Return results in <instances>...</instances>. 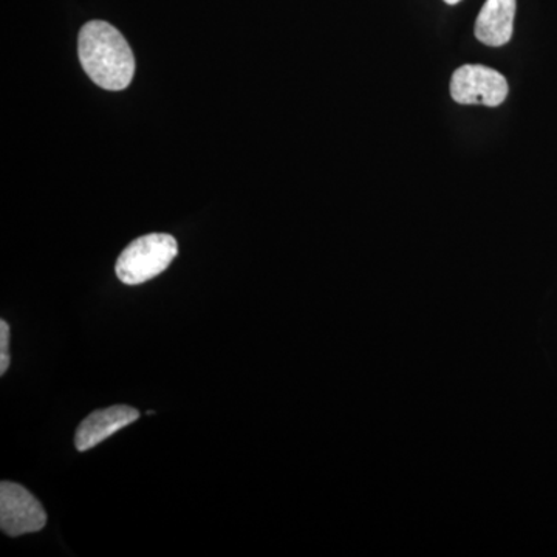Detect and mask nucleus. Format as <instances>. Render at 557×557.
Wrapping results in <instances>:
<instances>
[{
	"instance_id": "4",
	"label": "nucleus",
	"mask_w": 557,
	"mask_h": 557,
	"mask_svg": "<svg viewBox=\"0 0 557 557\" xmlns=\"http://www.w3.org/2000/svg\"><path fill=\"white\" fill-rule=\"evenodd\" d=\"M47 523V512L30 491L17 483H0V528L11 537L38 533Z\"/></svg>"
},
{
	"instance_id": "6",
	"label": "nucleus",
	"mask_w": 557,
	"mask_h": 557,
	"mask_svg": "<svg viewBox=\"0 0 557 557\" xmlns=\"http://www.w3.org/2000/svg\"><path fill=\"white\" fill-rule=\"evenodd\" d=\"M516 0H486L475 21V38L490 47H502L515 30Z\"/></svg>"
},
{
	"instance_id": "3",
	"label": "nucleus",
	"mask_w": 557,
	"mask_h": 557,
	"mask_svg": "<svg viewBox=\"0 0 557 557\" xmlns=\"http://www.w3.org/2000/svg\"><path fill=\"white\" fill-rule=\"evenodd\" d=\"M450 97L458 104H483L497 108L508 97V83L497 70L467 64L450 78Z\"/></svg>"
},
{
	"instance_id": "1",
	"label": "nucleus",
	"mask_w": 557,
	"mask_h": 557,
	"mask_svg": "<svg viewBox=\"0 0 557 557\" xmlns=\"http://www.w3.org/2000/svg\"><path fill=\"white\" fill-rule=\"evenodd\" d=\"M78 53L84 72L97 86L110 91L129 87L135 73L134 53L113 25L87 22L79 32Z\"/></svg>"
},
{
	"instance_id": "5",
	"label": "nucleus",
	"mask_w": 557,
	"mask_h": 557,
	"mask_svg": "<svg viewBox=\"0 0 557 557\" xmlns=\"http://www.w3.org/2000/svg\"><path fill=\"white\" fill-rule=\"evenodd\" d=\"M139 412L131 406L119 405L112 408L95 410L86 420L81 421L75 434V446L79 453H86L100 445L113 434L137 421Z\"/></svg>"
},
{
	"instance_id": "8",
	"label": "nucleus",
	"mask_w": 557,
	"mask_h": 557,
	"mask_svg": "<svg viewBox=\"0 0 557 557\" xmlns=\"http://www.w3.org/2000/svg\"><path fill=\"white\" fill-rule=\"evenodd\" d=\"M448 5H457L458 2H461V0H445Z\"/></svg>"
},
{
	"instance_id": "2",
	"label": "nucleus",
	"mask_w": 557,
	"mask_h": 557,
	"mask_svg": "<svg viewBox=\"0 0 557 557\" xmlns=\"http://www.w3.org/2000/svg\"><path fill=\"white\" fill-rule=\"evenodd\" d=\"M177 240L170 234H148L131 242L116 260V276L123 284L139 285L159 276L177 258Z\"/></svg>"
},
{
	"instance_id": "7",
	"label": "nucleus",
	"mask_w": 557,
	"mask_h": 557,
	"mask_svg": "<svg viewBox=\"0 0 557 557\" xmlns=\"http://www.w3.org/2000/svg\"><path fill=\"white\" fill-rule=\"evenodd\" d=\"M10 325L0 321V375H5L10 368Z\"/></svg>"
}]
</instances>
